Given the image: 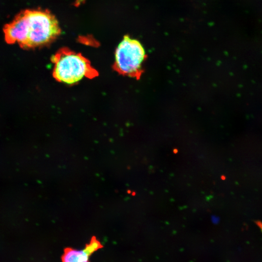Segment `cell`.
Masks as SVG:
<instances>
[{
    "label": "cell",
    "instance_id": "obj_1",
    "mask_svg": "<svg viewBox=\"0 0 262 262\" xmlns=\"http://www.w3.org/2000/svg\"><path fill=\"white\" fill-rule=\"evenodd\" d=\"M61 32L58 20L47 10H25L4 28L6 42L18 43L23 49L46 45L56 39Z\"/></svg>",
    "mask_w": 262,
    "mask_h": 262
},
{
    "label": "cell",
    "instance_id": "obj_2",
    "mask_svg": "<svg viewBox=\"0 0 262 262\" xmlns=\"http://www.w3.org/2000/svg\"><path fill=\"white\" fill-rule=\"evenodd\" d=\"M51 61L54 65V78L67 85L75 84L84 78H94L99 74L89 60L69 48L60 49L52 56Z\"/></svg>",
    "mask_w": 262,
    "mask_h": 262
},
{
    "label": "cell",
    "instance_id": "obj_3",
    "mask_svg": "<svg viewBox=\"0 0 262 262\" xmlns=\"http://www.w3.org/2000/svg\"><path fill=\"white\" fill-rule=\"evenodd\" d=\"M146 57L140 41L124 36L116 49L113 69L121 75L139 79L144 72L142 66Z\"/></svg>",
    "mask_w": 262,
    "mask_h": 262
},
{
    "label": "cell",
    "instance_id": "obj_4",
    "mask_svg": "<svg viewBox=\"0 0 262 262\" xmlns=\"http://www.w3.org/2000/svg\"><path fill=\"white\" fill-rule=\"evenodd\" d=\"M90 256L83 250H78L69 247L64 250L61 259L62 262H90Z\"/></svg>",
    "mask_w": 262,
    "mask_h": 262
},
{
    "label": "cell",
    "instance_id": "obj_5",
    "mask_svg": "<svg viewBox=\"0 0 262 262\" xmlns=\"http://www.w3.org/2000/svg\"><path fill=\"white\" fill-rule=\"evenodd\" d=\"M104 247L100 241L95 236H93L91 239L90 243L87 244L83 249L84 251L90 256L95 252Z\"/></svg>",
    "mask_w": 262,
    "mask_h": 262
},
{
    "label": "cell",
    "instance_id": "obj_6",
    "mask_svg": "<svg viewBox=\"0 0 262 262\" xmlns=\"http://www.w3.org/2000/svg\"><path fill=\"white\" fill-rule=\"evenodd\" d=\"M84 1H85V0H76V2L75 3V5H76L77 6H79V5L80 4H82Z\"/></svg>",
    "mask_w": 262,
    "mask_h": 262
},
{
    "label": "cell",
    "instance_id": "obj_7",
    "mask_svg": "<svg viewBox=\"0 0 262 262\" xmlns=\"http://www.w3.org/2000/svg\"><path fill=\"white\" fill-rule=\"evenodd\" d=\"M256 223L257 224L258 226L261 228V230H262V223L261 222V221H257L256 222Z\"/></svg>",
    "mask_w": 262,
    "mask_h": 262
},
{
    "label": "cell",
    "instance_id": "obj_8",
    "mask_svg": "<svg viewBox=\"0 0 262 262\" xmlns=\"http://www.w3.org/2000/svg\"><path fill=\"white\" fill-rule=\"evenodd\" d=\"M213 218V221H213V222L214 223H217L218 222V218H217V217H214V218Z\"/></svg>",
    "mask_w": 262,
    "mask_h": 262
}]
</instances>
